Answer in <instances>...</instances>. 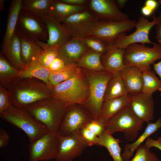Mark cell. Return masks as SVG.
Instances as JSON below:
<instances>
[{
    "instance_id": "cell-1",
    "label": "cell",
    "mask_w": 161,
    "mask_h": 161,
    "mask_svg": "<svg viewBox=\"0 0 161 161\" xmlns=\"http://www.w3.org/2000/svg\"><path fill=\"white\" fill-rule=\"evenodd\" d=\"M12 105L26 109L42 100L52 97V91L43 81L32 78H19L7 88Z\"/></svg>"
},
{
    "instance_id": "cell-2",
    "label": "cell",
    "mask_w": 161,
    "mask_h": 161,
    "mask_svg": "<svg viewBox=\"0 0 161 161\" xmlns=\"http://www.w3.org/2000/svg\"><path fill=\"white\" fill-rule=\"evenodd\" d=\"M52 97L66 106L71 105H84L89 97V87L82 71L69 79L52 88Z\"/></svg>"
},
{
    "instance_id": "cell-3",
    "label": "cell",
    "mask_w": 161,
    "mask_h": 161,
    "mask_svg": "<svg viewBox=\"0 0 161 161\" xmlns=\"http://www.w3.org/2000/svg\"><path fill=\"white\" fill-rule=\"evenodd\" d=\"M66 107L64 103L52 97L37 101L25 109L49 131L57 132Z\"/></svg>"
},
{
    "instance_id": "cell-4",
    "label": "cell",
    "mask_w": 161,
    "mask_h": 161,
    "mask_svg": "<svg viewBox=\"0 0 161 161\" xmlns=\"http://www.w3.org/2000/svg\"><path fill=\"white\" fill-rule=\"evenodd\" d=\"M3 120L21 129L27 134L31 143L49 131L25 109L11 105L0 114Z\"/></svg>"
},
{
    "instance_id": "cell-5",
    "label": "cell",
    "mask_w": 161,
    "mask_h": 161,
    "mask_svg": "<svg viewBox=\"0 0 161 161\" xmlns=\"http://www.w3.org/2000/svg\"><path fill=\"white\" fill-rule=\"evenodd\" d=\"M85 71L89 87V97L85 105L94 119L98 120L107 85L113 75L106 71L96 72L86 69Z\"/></svg>"
},
{
    "instance_id": "cell-6",
    "label": "cell",
    "mask_w": 161,
    "mask_h": 161,
    "mask_svg": "<svg viewBox=\"0 0 161 161\" xmlns=\"http://www.w3.org/2000/svg\"><path fill=\"white\" fill-rule=\"evenodd\" d=\"M152 47L143 44H131L125 49L123 61L125 66H134L142 72L151 69V65L161 59V45L154 43Z\"/></svg>"
},
{
    "instance_id": "cell-7",
    "label": "cell",
    "mask_w": 161,
    "mask_h": 161,
    "mask_svg": "<svg viewBox=\"0 0 161 161\" xmlns=\"http://www.w3.org/2000/svg\"><path fill=\"white\" fill-rule=\"evenodd\" d=\"M143 123L128 105L105 123L106 131L112 134L117 132H122L127 141L134 142L137 139Z\"/></svg>"
},
{
    "instance_id": "cell-8",
    "label": "cell",
    "mask_w": 161,
    "mask_h": 161,
    "mask_svg": "<svg viewBox=\"0 0 161 161\" xmlns=\"http://www.w3.org/2000/svg\"><path fill=\"white\" fill-rule=\"evenodd\" d=\"M16 32L28 38L46 41L48 32L42 17L34 13L21 10L17 22Z\"/></svg>"
},
{
    "instance_id": "cell-9",
    "label": "cell",
    "mask_w": 161,
    "mask_h": 161,
    "mask_svg": "<svg viewBox=\"0 0 161 161\" xmlns=\"http://www.w3.org/2000/svg\"><path fill=\"white\" fill-rule=\"evenodd\" d=\"M137 22L129 19L121 21L100 20L87 36L97 37L107 46L111 45L119 36L134 27Z\"/></svg>"
},
{
    "instance_id": "cell-10",
    "label": "cell",
    "mask_w": 161,
    "mask_h": 161,
    "mask_svg": "<svg viewBox=\"0 0 161 161\" xmlns=\"http://www.w3.org/2000/svg\"><path fill=\"white\" fill-rule=\"evenodd\" d=\"M76 104L66 107V112L57 133L60 136L79 134L81 129L94 119L91 114Z\"/></svg>"
},
{
    "instance_id": "cell-11",
    "label": "cell",
    "mask_w": 161,
    "mask_h": 161,
    "mask_svg": "<svg viewBox=\"0 0 161 161\" xmlns=\"http://www.w3.org/2000/svg\"><path fill=\"white\" fill-rule=\"evenodd\" d=\"M58 140L57 132L49 131L33 142L29 143V161H49L55 160Z\"/></svg>"
},
{
    "instance_id": "cell-12",
    "label": "cell",
    "mask_w": 161,
    "mask_h": 161,
    "mask_svg": "<svg viewBox=\"0 0 161 161\" xmlns=\"http://www.w3.org/2000/svg\"><path fill=\"white\" fill-rule=\"evenodd\" d=\"M158 21V16H154L151 21L144 16L139 17L135 26V31L128 35L125 33L121 35L112 45L117 48L125 49L129 45L133 44H153L154 42L150 40L148 35L151 29L157 24Z\"/></svg>"
},
{
    "instance_id": "cell-13",
    "label": "cell",
    "mask_w": 161,
    "mask_h": 161,
    "mask_svg": "<svg viewBox=\"0 0 161 161\" xmlns=\"http://www.w3.org/2000/svg\"><path fill=\"white\" fill-rule=\"evenodd\" d=\"M100 20L88 9L73 14L61 23L73 38L86 36Z\"/></svg>"
},
{
    "instance_id": "cell-14",
    "label": "cell",
    "mask_w": 161,
    "mask_h": 161,
    "mask_svg": "<svg viewBox=\"0 0 161 161\" xmlns=\"http://www.w3.org/2000/svg\"><path fill=\"white\" fill-rule=\"evenodd\" d=\"M58 136L55 161H72L80 157L88 146L80 134Z\"/></svg>"
},
{
    "instance_id": "cell-15",
    "label": "cell",
    "mask_w": 161,
    "mask_h": 161,
    "mask_svg": "<svg viewBox=\"0 0 161 161\" xmlns=\"http://www.w3.org/2000/svg\"><path fill=\"white\" fill-rule=\"evenodd\" d=\"M47 26L48 39L47 43L37 39L36 42L43 50L58 49L72 39V37L61 23L49 14L41 16Z\"/></svg>"
},
{
    "instance_id": "cell-16",
    "label": "cell",
    "mask_w": 161,
    "mask_h": 161,
    "mask_svg": "<svg viewBox=\"0 0 161 161\" xmlns=\"http://www.w3.org/2000/svg\"><path fill=\"white\" fill-rule=\"evenodd\" d=\"M87 7L99 20L121 21L129 19L119 10L114 0H89Z\"/></svg>"
},
{
    "instance_id": "cell-17",
    "label": "cell",
    "mask_w": 161,
    "mask_h": 161,
    "mask_svg": "<svg viewBox=\"0 0 161 161\" xmlns=\"http://www.w3.org/2000/svg\"><path fill=\"white\" fill-rule=\"evenodd\" d=\"M129 95V105L138 118L147 123L153 120L154 102L152 95L142 92Z\"/></svg>"
},
{
    "instance_id": "cell-18",
    "label": "cell",
    "mask_w": 161,
    "mask_h": 161,
    "mask_svg": "<svg viewBox=\"0 0 161 161\" xmlns=\"http://www.w3.org/2000/svg\"><path fill=\"white\" fill-rule=\"evenodd\" d=\"M125 49L108 46L106 52L101 57L102 65L105 70L112 75L120 72L126 66L123 61Z\"/></svg>"
},
{
    "instance_id": "cell-19",
    "label": "cell",
    "mask_w": 161,
    "mask_h": 161,
    "mask_svg": "<svg viewBox=\"0 0 161 161\" xmlns=\"http://www.w3.org/2000/svg\"><path fill=\"white\" fill-rule=\"evenodd\" d=\"M87 49L78 39L72 38L59 47L58 57L66 65L76 64Z\"/></svg>"
},
{
    "instance_id": "cell-20",
    "label": "cell",
    "mask_w": 161,
    "mask_h": 161,
    "mask_svg": "<svg viewBox=\"0 0 161 161\" xmlns=\"http://www.w3.org/2000/svg\"><path fill=\"white\" fill-rule=\"evenodd\" d=\"M120 72L129 94L142 92L143 84L142 72L139 68L134 66H126Z\"/></svg>"
},
{
    "instance_id": "cell-21",
    "label": "cell",
    "mask_w": 161,
    "mask_h": 161,
    "mask_svg": "<svg viewBox=\"0 0 161 161\" xmlns=\"http://www.w3.org/2000/svg\"><path fill=\"white\" fill-rule=\"evenodd\" d=\"M130 95L128 93L122 96L104 101L98 120L106 123L112 117L129 105Z\"/></svg>"
},
{
    "instance_id": "cell-22",
    "label": "cell",
    "mask_w": 161,
    "mask_h": 161,
    "mask_svg": "<svg viewBox=\"0 0 161 161\" xmlns=\"http://www.w3.org/2000/svg\"><path fill=\"white\" fill-rule=\"evenodd\" d=\"M87 9L86 6L72 5L61 0H52L48 14L61 23L71 16Z\"/></svg>"
},
{
    "instance_id": "cell-23",
    "label": "cell",
    "mask_w": 161,
    "mask_h": 161,
    "mask_svg": "<svg viewBox=\"0 0 161 161\" xmlns=\"http://www.w3.org/2000/svg\"><path fill=\"white\" fill-rule=\"evenodd\" d=\"M38 55L26 65L23 69L20 70L19 78L38 79L45 82L52 89V87L49 80L51 72L48 68L44 67L40 63L38 59Z\"/></svg>"
},
{
    "instance_id": "cell-24",
    "label": "cell",
    "mask_w": 161,
    "mask_h": 161,
    "mask_svg": "<svg viewBox=\"0 0 161 161\" xmlns=\"http://www.w3.org/2000/svg\"><path fill=\"white\" fill-rule=\"evenodd\" d=\"M22 0H13L10 4L6 30L2 44L3 50L8 46L16 32L19 15L21 10Z\"/></svg>"
},
{
    "instance_id": "cell-25",
    "label": "cell",
    "mask_w": 161,
    "mask_h": 161,
    "mask_svg": "<svg viewBox=\"0 0 161 161\" xmlns=\"http://www.w3.org/2000/svg\"><path fill=\"white\" fill-rule=\"evenodd\" d=\"M161 127V118L154 123L151 122L147 123V126L141 135L133 143L125 145L124 150L121 154L124 161H129L133 153L137 148L142 144L145 140L151 135L156 132Z\"/></svg>"
},
{
    "instance_id": "cell-26",
    "label": "cell",
    "mask_w": 161,
    "mask_h": 161,
    "mask_svg": "<svg viewBox=\"0 0 161 161\" xmlns=\"http://www.w3.org/2000/svg\"><path fill=\"white\" fill-rule=\"evenodd\" d=\"M2 50V54L13 67L19 70L24 67L25 65L21 56L19 38L16 32L7 47Z\"/></svg>"
},
{
    "instance_id": "cell-27",
    "label": "cell",
    "mask_w": 161,
    "mask_h": 161,
    "mask_svg": "<svg viewBox=\"0 0 161 161\" xmlns=\"http://www.w3.org/2000/svg\"><path fill=\"white\" fill-rule=\"evenodd\" d=\"M102 55L99 53L87 49L76 64L79 67L90 71H105L101 62Z\"/></svg>"
},
{
    "instance_id": "cell-28",
    "label": "cell",
    "mask_w": 161,
    "mask_h": 161,
    "mask_svg": "<svg viewBox=\"0 0 161 161\" xmlns=\"http://www.w3.org/2000/svg\"><path fill=\"white\" fill-rule=\"evenodd\" d=\"M17 33L19 36L20 41L22 59L26 65L39 55L43 50L35 40Z\"/></svg>"
},
{
    "instance_id": "cell-29",
    "label": "cell",
    "mask_w": 161,
    "mask_h": 161,
    "mask_svg": "<svg viewBox=\"0 0 161 161\" xmlns=\"http://www.w3.org/2000/svg\"><path fill=\"white\" fill-rule=\"evenodd\" d=\"M20 70L13 67L1 52L0 54V85L6 89L19 78Z\"/></svg>"
},
{
    "instance_id": "cell-30",
    "label": "cell",
    "mask_w": 161,
    "mask_h": 161,
    "mask_svg": "<svg viewBox=\"0 0 161 161\" xmlns=\"http://www.w3.org/2000/svg\"><path fill=\"white\" fill-rule=\"evenodd\" d=\"M99 145L107 149L114 161H124L119 145L121 141L119 139L115 138L106 131L99 136Z\"/></svg>"
},
{
    "instance_id": "cell-31",
    "label": "cell",
    "mask_w": 161,
    "mask_h": 161,
    "mask_svg": "<svg viewBox=\"0 0 161 161\" xmlns=\"http://www.w3.org/2000/svg\"><path fill=\"white\" fill-rule=\"evenodd\" d=\"M129 93L121 77L120 72L113 75L107 87L104 101L120 97Z\"/></svg>"
},
{
    "instance_id": "cell-32",
    "label": "cell",
    "mask_w": 161,
    "mask_h": 161,
    "mask_svg": "<svg viewBox=\"0 0 161 161\" xmlns=\"http://www.w3.org/2000/svg\"><path fill=\"white\" fill-rule=\"evenodd\" d=\"M82 71L76 64L66 65L60 70L51 72L49 80L52 87L66 81Z\"/></svg>"
},
{
    "instance_id": "cell-33",
    "label": "cell",
    "mask_w": 161,
    "mask_h": 161,
    "mask_svg": "<svg viewBox=\"0 0 161 161\" xmlns=\"http://www.w3.org/2000/svg\"><path fill=\"white\" fill-rule=\"evenodd\" d=\"M52 0H22L21 10L40 16L48 14Z\"/></svg>"
},
{
    "instance_id": "cell-34",
    "label": "cell",
    "mask_w": 161,
    "mask_h": 161,
    "mask_svg": "<svg viewBox=\"0 0 161 161\" xmlns=\"http://www.w3.org/2000/svg\"><path fill=\"white\" fill-rule=\"evenodd\" d=\"M143 84L142 92L152 95L157 91H161V80L151 70L142 72Z\"/></svg>"
},
{
    "instance_id": "cell-35",
    "label": "cell",
    "mask_w": 161,
    "mask_h": 161,
    "mask_svg": "<svg viewBox=\"0 0 161 161\" xmlns=\"http://www.w3.org/2000/svg\"><path fill=\"white\" fill-rule=\"evenodd\" d=\"M78 39L87 49L97 52L102 55L107 51L108 46L97 37L88 35Z\"/></svg>"
},
{
    "instance_id": "cell-36",
    "label": "cell",
    "mask_w": 161,
    "mask_h": 161,
    "mask_svg": "<svg viewBox=\"0 0 161 161\" xmlns=\"http://www.w3.org/2000/svg\"><path fill=\"white\" fill-rule=\"evenodd\" d=\"M145 143L142 144L136 149L133 158L129 161H160L155 154L151 152Z\"/></svg>"
},
{
    "instance_id": "cell-37",
    "label": "cell",
    "mask_w": 161,
    "mask_h": 161,
    "mask_svg": "<svg viewBox=\"0 0 161 161\" xmlns=\"http://www.w3.org/2000/svg\"><path fill=\"white\" fill-rule=\"evenodd\" d=\"M58 49L43 50L38 55V60L40 63L44 67L48 68L58 56Z\"/></svg>"
},
{
    "instance_id": "cell-38",
    "label": "cell",
    "mask_w": 161,
    "mask_h": 161,
    "mask_svg": "<svg viewBox=\"0 0 161 161\" xmlns=\"http://www.w3.org/2000/svg\"><path fill=\"white\" fill-rule=\"evenodd\" d=\"M11 105V99L9 91L6 88L0 85V114Z\"/></svg>"
},
{
    "instance_id": "cell-39",
    "label": "cell",
    "mask_w": 161,
    "mask_h": 161,
    "mask_svg": "<svg viewBox=\"0 0 161 161\" xmlns=\"http://www.w3.org/2000/svg\"><path fill=\"white\" fill-rule=\"evenodd\" d=\"M79 134L88 146L99 145V137L85 126L81 129Z\"/></svg>"
},
{
    "instance_id": "cell-40",
    "label": "cell",
    "mask_w": 161,
    "mask_h": 161,
    "mask_svg": "<svg viewBox=\"0 0 161 161\" xmlns=\"http://www.w3.org/2000/svg\"><path fill=\"white\" fill-rule=\"evenodd\" d=\"M85 127L98 137L106 131V124L98 120H92L87 124Z\"/></svg>"
},
{
    "instance_id": "cell-41",
    "label": "cell",
    "mask_w": 161,
    "mask_h": 161,
    "mask_svg": "<svg viewBox=\"0 0 161 161\" xmlns=\"http://www.w3.org/2000/svg\"><path fill=\"white\" fill-rule=\"evenodd\" d=\"M66 65L63 61L58 56L48 68L51 72H54L62 69Z\"/></svg>"
},
{
    "instance_id": "cell-42",
    "label": "cell",
    "mask_w": 161,
    "mask_h": 161,
    "mask_svg": "<svg viewBox=\"0 0 161 161\" xmlns=\"http://www.w3.org/2000/svg\"><path fill=\"white\" fill-rule=\"evenodd\" d=\"M10 137L7 132L2 128L0 129V148L6 147L10 141Z\"/></svg>"
},
{
    "instance_id": "cell-43",
    "label": "cell",
    "mask_w": 161,
    "mask_h": 161,
    "mask_svg": "<svg viewBox=\"0 0 161 161\" xmlns=\"http://www.w3.org/2000/svg\"><path fill=\"white\" fill-rule=\"evenodd\" d=\"M158 17V21L156 25V35L155 38L161 45V11L159 13Z\"/></svg>"
},
{
    "instance_id": "cell-44",
    "label": "cell",
    "mask_w": 161,
    "mask_h": 161,
    "mask_svg": "<svg viewBox=\"0 0 161 161\" xmlns=\"http://www.w3.org/2000/svg\"><path fill=\"white\" fill-rule=\"evenodd\" d=\"M65 3L75 6H85L87 7L89 1L86 0H61Z\"/></svg>"
},
{
    "instance_id": "cell-45",
    "label": "cell",
    "mask_w": 161,
    "mask_h": 161,
    "mask_svg": "<svg viewBox=\"0 0 161 161\" xmlns=\"http://www.w3.org/2000/svg\"><path fill=\"white\" fill-rule=\"evenodd\" d=\"M158 5L157 1L155 0H147L145 3V6L147 7L153 11L157 8Z\"/></svg>"
},
{
    "instance_id": "cell-46",
    "label": "cell",
    "mask_w": 161,
    "mask_h": 161,
    "mask_svg": "<svg viewBox=\"0 0 161 161\" xmlns=\"http://www.w3.org/2000/svg\"><path fill=\"white\" fill-rule=\"evenodd\" d=\"M153 65L154 72L161 80V61L156 63H154Z\"/></svg>"
},
{
    "instance_id": "cell-47",
    "label": "cell",
    "mask_w": 161,
    "mask_h": 161,
    "mask_svg": "<svg viewBox=\"0 0 161 161\" xmlns=\"http://www.w3.org/2000/svg\"><path fill=\"white\" fill-rule=\"evenodd\" d=\"M141 11L142 14L145 16L151 15L153 12L151 10L145 5L141 8Z\"/></svg>"
},
{
    "instance_id": "cell-48",
    "label": "cell",
    "mask_w": 161,
    "mask_h": 161,
    "mask_svg": "<svg viewBox=\"0 0 161 161\" xmlns=\"http://www.w3.org/2000/svg\"><path fill=\"white\" fill-rule=\"evenodd\" d=\"M128 1L127 0H117L115 2L116 4H117L120 8H122L125 6Z\"/></svg>"
},
{
    "instance_id": "cell-49",
    "label": "cell",
    "mask_w": 161,
    "mask_h": 161,
    "mask_svg": "<svg viewBox=\"0 0 161 161\" xmlns=\"http://www.w3.org/2000/svg\"><path fill=\"white\" fill-rule=\"evenodd\" d=\"M4 0H1L0 1V10H2L4 6Z\"/></svg>"
},
{
    "instance_id": "cell-50",
    "label": "cell",
    "mask_w": 161,
    "mask_h": 161,
    "mask_svg": "<svg viewBox=\"0 0 161 161\" xmlns=\"http://www.w3.org/2000/svg\"><path fill=\"white\" fill-rule=\"evenodd\" d=\"M157 140L158 143L161 145V137H159Z\"/></svg>"
},
{
    "instance_id": "cell-51",
    "label": "cell",
    "mask_w": 161,
    "mask_h": 161,
    "mask_svg": "<svg viewBox=\"0 0 161 161\" xmlns=\"http://www.w3.org/2000/svg\"><path fill=\"white\" fill-rule=\"evenodd\" d=\"M158 2L161 5V0H158Z\"/></svg>"
}]
</instances>
